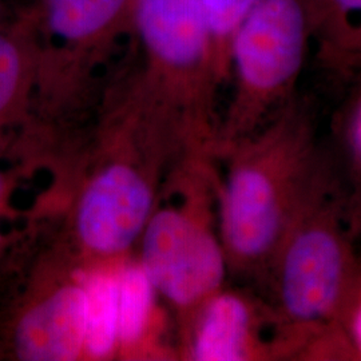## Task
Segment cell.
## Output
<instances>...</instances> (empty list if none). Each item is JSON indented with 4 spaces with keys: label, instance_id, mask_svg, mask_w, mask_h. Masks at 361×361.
Returning <instances> with one entry per match:
<instances>
[{
    "label": "cell",
    "instance_id": "cell-1",
    "mask_svg": "<svg viewBox=\"0 0 361 361\" xmlns=\"http://www.w3.org/2000/svg\"><path fill=\"white\" fill-rule=\"evenodd\" d=\"M91 142L65 243L87 265L118 262L140 241L164 180L185 153L118 97L104 98Z\"/></svg>",
    "mask_w": 361,
    "mask_h": 361
},
{
    "label": "cell",
    "instance_id": "cell-2",
    "mask_svg": "<svg viewBox=\"0 0 361 361\" xmlns=\"http://www.w3.org/2000/svg\"><path fill=\"white\" fill-rule=\"evenodd\" d=\"M219 226L229 274L264 281L323 154L293 99L257 131L219 149Z\"/></svg>",
    "mask_w": 361,
    "mask_h": 361
},
{
    "label": "cell",
    "instance_id": "cell-3",
    "mask_svg": "<svg viewBox=\"0 0 361 361\" xmlns=\"http://www.w3.org/2000/svg\"><path fill=\"white\" fill-rule=\"evenodd\" d=\"M360 207L326 157L277 246L262 285L284 328L289 360L317 361L360 265Z\"/></svg>",
    "mask_w": 361,
    "mask_h": 361
},
{
    "label": "cell",
    "instance_id": "cell-4",
    "mask_svg": "<svg viewBox=\"0 0 361 361\" xmlns=\"http://www.w3.org/2000/svg\"><path fill=\"white\" fill-rule=\"evenodd\" d=\"M133 35L142 55L125 82L133 97L189 150L216 153L222 83L197 0H135Z\"/></svg>",
    "mask_w": 361,
    "mask_h": 361
},
{
    "label": "cell",
    "instance_id": "cell-5",
    "mask_svg": "<svg viewBox=\"0 0 361 361\" xmlns=\"http://www.w3.org/2000/svg\"><path fill=\"white\" fill-rule=\"evenodd\" d=\"M216 164V155H185L164 180L138 241V259L178 329L229 274L219 235Z\"/></svg>",
    "mask_w": 361,
    "mask_h": 361
},
{
    "label": "cell",
    "instance_id": "cell-6",
    "mask_svg": "<svg viewBox=\"0 0 361 361\" xmlns=\"http://www.w3.org/2000/svg\"><path fill=\"white\" fill-rule=\"evenodd\" d=\"M314 25L310 0H262L237 28L229 52L232 99L216 153L262 128L295 99Z\"/></svg>",
    "mask_w": 361,
    "mask_h": 361
},
{
    "label": "cell",
    "instance_id": "cell-7",
    "mask_svg": "<svg viewBox=\"0 0 361 361\" xmlns=\"http://www.w3.org/2000/svg\"><path fill=\"white\" fill-rule=\"evenodd\" d=\"M135 0H37L38 68L34 104L58 130L89 102L98 70L133 34Z\"/></svg>",
    "mask_w": 361,
    "mask_h": 361
},
{
    "label": "cell",
    "instance_id": "cell-8",
    "mask_svg": "<svg viewBox=\"0 0 361 361\" xmlns=\"http://www.w3.org/2000/svg\"><path fill=\"white\" fill-rule=\"evenodd\" d=\"M87 268L65 243L52 249L13 320L10 340L18 360L83 359Z\"/></svg>",
    "mask_w": 361,
    "mask_h": 361
},
{
    "label": "cell",
    "instance_id": "cell-9",
    "mask_svg": "<svg viewBox=\"0 0 361 361\" xmlns=\"http://www.w3.org/2000/svg\"><path fill=\"white\" fill-rule=\"evenodd\" d=\"M180 355L193 361L289 360L284 328L271 301L222 286L178 329Z\"/></svg>",
    "mask_w": 361,
    "mask_h": 361
},
{
    "label": "cell",
    "instance_id": "cell-10",
    "mask_svg": "<svg viewBox=\"0 0 361 361\" xmlns=\"http://www.w3.org/2000/svg\"><path fill=\"white\" fill-rule=\"evenodd\" d=\"M38 51L32 7L0 30V129L20 121L34 104Z\"/></svg>",
    "mask_w": 361,
    "mask_h": 361
},
{
    "label": "cell",
    "instance_id": "cell-11",
    "mask_svg": "<svg viewBox=\"0 0 361 361\" xmlns=\"http://www.w3.org/2000/svg\"><path fill=\"white\" fill-rule=\"evenodd\" d=\"M322 65L338 77L361 71V0H310Z\"/></svg>",
    "mask_w": 361,
    "mask_h": 361
},
{
    "label": "cell",
    "instance_id": "cell-12",
    "mask_svg": "<svg viewBox=\"0 0 361 361\" xmlns=\"http://www.w3.org/2000/svg\"><path fill=\"white\" fill-rule=\"evenodd\" d=\"M157 296L140 259L125 258L118 267V353L145 355V341L155 322Z\"/></svg>",
    "mask_w": 361,
    "mask_h": 361
},
{
    "label": "cell",
    "instance_id": "cell-13",
    "mask_svg": "<svg viewBox=\"0 0 361 361\" xmlns=\"http://www.w3.org/2000/svg\"><path fill=\"white\" fill-rule=\"evenodd\" d=\"M122 261L87 268V324L83 359L107 360L118 353V267Z\"/></svg>",
    "mask_w": 361,
    "mask_h": 361
},
{
    "label": "cell",
    "instance_id": "cell-14",
    "mask_svg": "<svg viewBox=\"0 0 361 361\" xmlns=\"http://www.w3.org/2000/svg\"><path fill=\"white\" fill-rule=\"evenodd\" d=\"M262 0H197L212 43L219 80L229 79V52L233 37Z\"/></svg>",
    "mask_w": 361,
    "mask_h": 361
},
{
    "label": "cell",
    "instance_id": "cell-15",
    "mask_svg": "<svg viewBox=\"0 0 361 361\" xmlns=\"http://www.w3.org/2000/svg\"><path fill=\"white\" fill-rule=\"evenodd\" d=\"M361 361V261L317 361Z\"/></svg>",
    "mask_w": 361,
    "mask_h": 361
},
{
    "label": "cell",
    "instance_id": "cell-16",
    "mask_svg": "<svg viewBox=\"0 0 361 361\" xmlns=\"http://www.w3.org/2000/svg\"><path fill=\"white\" fill-rule=\"evenodd\" d=\"M348 147L352 164L361 176V102L349 126Z\"/></svg>",
    "mask_w": 361,
    "mask_h": 361
},
{
    "label": "cell",
    "instance_id": "cell-17",
    "mask_svg": "<svg viewBox=\"0 0 361 361\" xmlns=\"http://www.w3.org/2000/svg\"><path fill=\"white\" fill-rule=\"evenodd\" d=\"M7 190H8V182H7L4 173L0 170V221H1L3 213H4V204H6ZM3 241H4V238H3V234H1V231H0V247L3 246Z\"/></svg>",
    "mask_w": 361,
    "mask_h": 361
},
{
    "label": "cell",
    "instance_id": "cell-18",
    "mask_svg": "<svg viewBox=\"0 0 361 361\" xmlns=\"http://www.w3.org/2000/svg\"><path fill=\"white\" fill-rule=\"evenodd\" d=\"M13 19V18H10V15L7 13V8H6L3 0H0V30L3 27L7 26Z\"/></svg>",
    "mask_w": 361,
    "mask_h": 361
}]
</instances>
